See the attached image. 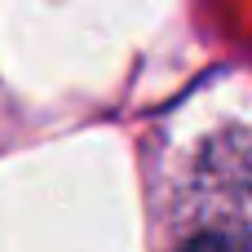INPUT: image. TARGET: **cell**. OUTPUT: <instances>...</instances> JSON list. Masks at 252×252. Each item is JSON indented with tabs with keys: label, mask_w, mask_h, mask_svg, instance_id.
Segmentation results:
<instances>
[{
	"label": "cell",
	"mask_w": 252,
	"mask_h": 252,
	"mask_svg": "<svg viewBox=\"0 0 252 252\" xmlns=\"http://www.w3.org/2000/svg\"><path fill=\"white\" fill-rule=\"evenodd\" d=\"M182 252H248L235 235H226V230H204V235H195V239H186Z\"/></svg>",
	"instance_id": "1"
}]
</instances>
